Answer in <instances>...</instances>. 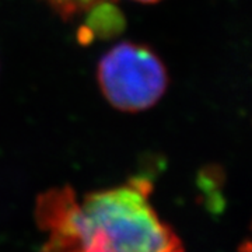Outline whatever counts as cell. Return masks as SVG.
Instances as JSON below:
<instances>
[{
    "label": "cell",
    "instance_id": "obj_1",
    "mask_svg": "<svg viewBox=\"0 0 252 252\" xmlns=\"http://www.w3.org/2000/svg\"><path fill=\"white\" fill-rule=\"evenodd\" d=\"M150 192L144 177L81 199L69 187L49 189L36 200V221L48 235L41 252H184Z\"/></svg>",
    "mask_w": 252,
    "mask_h": 252
},
{
    "label": "cell",
    "instance_id": "obj_4",
    "mask_svg": "<svg viewBox=\"0 0 252 252\" xmlns=\"http://www.w3.org/2000/svg\"><path fill=\"white\" fill-rule=\"evenodd\" d=\"M135 1H140V3H156V1H160V0H135Z\"/></svg>",
    "mask_w": 252,
    "mask_h": 252
},
{
    "label": "cell",
    "instance_id": "obj_2",
    "mask_svg": "<svg viewBox=\"0 0 252 252\" xmlns=\"http://www.w3.org/2000/svg\"><path fill=\"white\" fill-rule=\"evenodd\" d=\"M97 83L111 107L142 112L154 107L165 94L168 72L149 46L124 41L101 56Z\"/></svg>",
    "mask_w": 252,
    "mask_h": 252
},
{
    "label": "cell",
    "instance_id": "obj_3",
    "mask_svg": "<svg viewBox=\"0 0 252 252\" xmlns=\"http://www.w3.org/2000/svg\"><path fill=\"white\" fill-rule=\"evenodd\" d=\"M51 6H54L62 14H74L81 10L87 9L89 6H94L97 0H46Z\"/></svg>",
    "mask_w": 252,
    "mask_h": 252
}]
</instances>
